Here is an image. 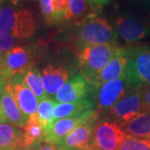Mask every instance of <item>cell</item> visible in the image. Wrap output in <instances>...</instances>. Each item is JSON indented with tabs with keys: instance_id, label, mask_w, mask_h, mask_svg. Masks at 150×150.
I'll list each match as a JSON object with an SVG mask.
<instances>
[{
	"instance_id": "6da1fadb",
	"label": "cell",
	"mask_w": 150,
	"mask_h": 150,
	"mask_svg": "<svg viewBox=\"0 0 150 150\" xmlns=\"http://www.w3.org/2000/svg\"><path fill=\"white\" fill-rule=\"evenodd\" d=\"M43 55L44 48L40 44L16 46L0 54V70L11 80L14 76L36 67Z\"/></svg>"
},
{
	"instance_id": "7a4b0ae2",
	"label": "cell",
	"mask_w": 150,
	"mask_h": 150,
	"mask_svg": "<svg viewBox=\"0 0 150 150\" xmlns=\"http://www.w3.org/2000/svg\"><path fill=\"white\" fill-rule=\"evenodd\" d=\"M37 28V19L32 11L8 5L0 7V33L25 39L33 36Z\"/></svg>"
},
{
	"instance_id": "3957f363",
	"label": "cell",
	"mask_w": 150,
	"mask_h": 150,
	"mask_svg": "<svg viewBox=\"0 0 150 150\" xmlns=\"http://www.w3.org/2000/svg\"><path fill=\"white\" fill-rule=\"evenodd\" d=\"M128 59L125 77L134 88L150 87V46L136 45L124 48Z\"/></svg>"
},
{
	"instance_id": "277c9868",
	"label": "cell",
	"mask_w": 150,
	"mask_h": 150,
	"mask_svg": "<svg viewBox=\"0 0 150 150\" xmlns=\"http://www.w3.org/2000/svg\"><path fill=\"white\" fill-rule=\"evenodd\" d=\"M76 34L77 43L81 48L118 43L114 28L103 17H93L81 23Z\"/></svg>"
},
{
	"instance_id": "5b68a950",
	"label": "cell",
	"mask_w": 150,
	"mask_h": 150,
	"mask_svg": "<svg viewBox=\"0 0 150 150\" xmlns=\"http://www.w3.org/2000/svg\"><path fill=\"white\" fill-rule=\"evenodd\" d=\"M118 44H100L81 48L78 56L81 75L88 81L118 54Z\"/></svg>"
},
{
	"instance_id": "8992f818",
	"label": "cell",
	"mask_w": 150,
	"mask_h": 150,
	"mask_svg": "<svg viewBox=\"0 0 150 150\" xmlns=\"http://www.w3.org/2000/svg\"><path fill=\"white\" fill-rule=\"evenodd\" d=\"M114 30L118 40L128 46L150 36V23L131 13H123L116 18Z\"/></svg>"
},
{
	"instance_id": "52a82bcc",
	"label": "cell",
	"mask_w": 150,
	"mask_h": 150,
	"mask_svg": "<svg viewBox=\"0 0 150 150\" xmlns=\"http://www.w3.org/2000/svg\"><path fill=\"white\" fill-rule=\"evenodd\" d=\"M144 88H133L107 111V118L116 122L123 128L132 118L144 111L143 98Z\"/></svg>"
},
{
	"instance_id": "ba28073f",
	"label": "cell",
	"mask_w": 150,
	"mask_h": 150,
	"mask_svg": "<svg viewBox=\"0 0 150 150\" xmlns=\"http://www.w3.org/2000/svg\"><path fill=\"white\" fill-rule=\"evenodd\" d=\"M133 88L125 76L98 88H93L96 109L100 113L102 111H108Z\"/></svg>"
},
{
	"instance_id": "9c48e42d",
	"label": "cell",
	"mask_w": 150,
	"mask_h": 150,
	"mask_svg": "<svg viewBox=\"0 0 150 150\" xmlns=\"http://www.w3.org/2000/svg\"><path fill=\"white\" fill-rule=\"evenodd\" d=\"M126 134L121 126L108 118H98L93 132V148L98 150H118Z\"/></svg>"
},
{
	"instance_id": "30bf717a",
	"label": "cell",
	"mask_w": 150,
	"mask_h": 150,
	"mask_svg": "<svg viewBox=\"0 0 150 150\" xmlns=\"http://www.w3.org/2000/svg\"><path fill=\"white\" fill-rule=\"evenodd\" d=\"M100 112H97L85 123L78 126L56 145L58 150L93 149V132Z\"/></svg>"
},
{
	"instance_id": "8fae6325",
	"label": "cell",
	"mask_w": 150,
	"mask_h": 150,
	"mask_svg": "<svg viewBox=\"0 0 150 150\" xmlns=\"http://www.w3.org/2000/svg\"><path fill=\"white\" fill-rule=\"evenodd\" d=\"M97 112V109H92L83 114L61 118L53 122L48 129L44 132L43 141L50 144L57 145L73 130L82 123H85Z\"/></svg>"
},
{
	"instance_id": "7c38bea8",
	"label": "cell",
	"mask_w": 150,
	"mask_h": 150,
	"mask_svg": "<svg viewBox=\"0 0 150 150\" xmlns=\"http://www.w3.org/2000/svg\"><path fill=\"white\" fill-rule=\"evenodd\" d=\"M73 74L72 68L63 63L48 64L43 66L42 78L47 95L54 98Z\"/></svg>"
},
{
	"instance_id": "4fadbf2b",
	"label": "cell",
	"mask_w": 150,
	"mask_h": 150,
	"mask_svg": "<svg viewBox=\"0 0 150 150\" xmlns=\"http://www.w3.org/2000/svg\"><path fill=\"white\" fill-rule=\"evenodd\" d=\"M127 64L128 59L124 48H120L118 54L108 63L106 66L88 82L93 88H98L108 82L118 79L125 76Z\"/></svg>"
},
{
	"instance_id": "5bb4252c",
	"label": "cell",
	"mask_w": 150,
	"mask_h": 150,
	"mask_svg": "<svg viewBox=\"0 0 150 150\" xmlns=\"http://www.w3.org/2000/svg\"><path fill=\"white\" fill-rule=\"evenodd\" d=\"M92 90L93 87L82 75H76L59 89L54 99L59 103L75 102L85 98Z\"/></svg>"
},
{
	"instance_id": "9a60e30c",
	"label": "cell",
	"mask_w": 150,
	"mask_h": 150,
	"mask_svg": "<svg viewBox=\"0 0 150 150\" xmlns=\"http://www.w3.org/2000/svg\"><path fill=\"white\" fill-rule=\"evenodd\" d=\"M10 82L17 103L24 115L28 118L30 115L37 113L39 100L24 83L22 74L14 76Z\"/></svg>"
},
{
	"instance_id": "2e32d148",
	"label": "cell",
	"mask_w": 150,
	"mask_h": 150,
	"mask_svg": "<svg viewBox=\"0 0 150 150\" xmlns=\"http://www.w3.org/2000/svg\"><path fill=\"white\" fill-rule=\"evenodd\" d=\"M0 102L8 123L22 129H23L28 118L22 112L17 103L11 82L6 85L5 88L0 94Z\"/></svg>"
},
{
	"instance_id": "e0dca14e",
	"label": "cell",
	"mask_w": 150,
	"mask_h": 150,
	"mask_svg": "<svg viewBox=\"0 0 150 150\" xmlns=\"http://www.w3.org/2000/svg\"><path fill=\"white\" fill-rule=\"evenodd\" d=\"M70 0H38L42 15L48 24L69 21Z\"/></svg>"
},
{
	"instance_id": "ac0fdd59",
	"label": "cell",
	"mask_w": 150,
	"mask_h": 150,
	"mask_svg": "<svg viewBox=\"0 0 150 150\" xmlns=\"http://www.w3.org/2000/svg\"><path fill=\"white\" fill-rule=\"evenodd\" d=\"M23 131L9 123H0V150H23Z\"/></svg>"
},
{
	"instance_id": "d6986e66",
	"label": "cell",
	"mask_w": 150,
	"mask_h": 150,
	"mask_svg": "<svg viewBox=\"0 0 150 150\" xmlns=\"http://www.w3.org/2000/svg\"><path fill=\"white\" fill-rule=\"evenodd\" d=\"M94 106V102L87 98L75 102L57 103L54 109V121L80 115L89 110L95 109Z\"/></svg>"
},
{
	"instance_id": "ffe728a7",
	"label": "cell",
	"mask_w": 150,
	"mask_h": 150,
	"mask_svg": "<svg viewBox=\"0 0 150 150\" xmlns=\"http://www.w3.org/2000/svg\"><path fill=\"white\" fill-rule=\"evenodd\" d=\"M122 129L127 135L139 139H150V111L144 110L140 112Z\"/></svg>"
},
{
	"instance_id": "44dd1931",
	"label": "cell",
	"mask_w": 150,
	"mask_h": 150,
	"mask_svg": "<svg viewBox=\"0 0 150 150\" xmlns=\"http://www.w3.org/2000/svg\"><path fill=\"white\" fill-rule=\"evenodd\" d=\"M23 143L26 148L39 143L43 139V125L38 113L30 115L28 118L27 123L23 129Z\"/></svg>"
},
{
	"instance_id": "7402d4cb",
	"label": "cell",
	"mask_w": 150,
	"mask_h": 150,
	"mask_svg": "<svg viewBox=\"0 0 150 150\" xmlns=\"http://www.w3.org/2000/svg\"><path fill=\"white\" fill-rule=\"evenodd\" d=\"M92 8H93L88 0H70L69 21L72 20L77 24H80L87 19L93 18L95 14L91 12Z\"/></svg>"
},
{
	"instance_id": "603a6c76",
	"label": "cell",
	"mask_w": 150,
	"mask_h": 150,
	"mask_svg": "<svg viewBox=\"0 0 150 150\" xmlns=\"http://www.w3.org/2000/svg\"><path fill=\"white\" fill-rule=\"evenodd\" d=\"M24 83L31 89L36 95L38 100H41L47 97V93L43 86L42 74L36 67L30 68L22 74Z\"/></svg>"
},
{
	"instance_id": "cb8c5ba5",
	"label": "cell",
	"mask_w": 150,
	"mask_h": 150,
	"mask_svg": "<svg viewBox=\"0 0 150 150\" xmlns=\"http://www.w3.org/2000/svg\"><path fill=\"white\" fill-rule=\"evenodd\" d=\"M56 102L54 98L47 96L39 100L37 113L43 125V130L46 132L54 122V109Z\"/></svg>"
},
{
	"instance_id": "d4e9b609",
	"label": "cell",
	"mask_w": 150,
	"mask_h": 150,
	"mask_svg": "<svg viewBox=\"0 0 150 150\" xmlns=\"http://www.w3.org/2000/svg\"><path fill=\"white\" fill-rule=\"evenodd\" d=\"M118 150H150V139H139L126 134Z\"/></svg>"
},
{
	"instance_id": "484cf974",
	"label": "cell",
	"mask_w": 150,
	"mask_h": 150,
	"mask_svg": "<svg viewBox=\"0 0 150 150\" xmlns=\"http://www.w3.org/2000/svg\"><path fill=\"white\" fill-rule=\"evenodd\" d=\"M18 43V38L9 34L0 33V54H3L14 48Z\"/></svg>"
},
{
	"instance_id": "4316f807",
	"label": "cell",
	"mask_w": 150,
	"mask_h": 150,
	"mask_svg": "<svg viewBox=\"0 0 150 150\" xmlns=\"http://www.w3.org/2000/svg\"><path fill=\"white\" fill-rule=\"evenodd\" d=\"M144 104L145 110L150 111V87L144 88Z\"/></svg>"
},
{
	"instance_id": "83f0119b",
	"label": "cell",
	"mask_w": 150,
	"mask_h": 150,
	"mask_svg": "<svg viewBox=\"0 0 150 150\" xmlns=\"http://www.w3.org/2000/svg\"><path fill=\"white\" fill-rule=\"evenodd\" d=\"M88 2L90 5L95 9V8H102L103 6L106 5L111 2V0H88Z\"/></svg>"
},
{
	"instance_id": "f1b7e54d",
	"label": "cell",
	"mask_w": 150,
	"mask_h": 150,
	"mask_svg": "<svg viewBox=\"0 0 150 150\" xmlns=\"http://www.w3.org/2000/svg\"><path fill=\"white\" fill-rule=\"evenodd\" d=\"M10 79L6 76L1 70H0V94L2 93V92L4 91V89L5 88L6 85L10 82Z\"/></svg>"
},
{
	"instance_id": "f546056e",
	"label": "cell",
	"mask_w": 150,
	"mask_h": 150,
	"mask_svg": "<svg viewBox=\"0 0 150 150\" xmlns=\"http://www.w3.org/2000/svg\"><path fill=\"white\" fill-rule=\"evenodd\" d=\"M38 150H58V148L56 145L44 143L38 149Z\"/></svg>"
},
{
	"instance_id": "4dcf8cb0",
	"label": "cell",
	"mask_w": 150,
	"mask_h": 150,
	"mask_svg": "<svg viewBox=\"0 0 150 150\" xmlns=\"http://www.w3.org/2000/svg\"><path fill=\"white\" fill-rule=\"evenodd\" d=\"M8 123V121H7V118L4 115V112L3 108L1 105V102H0V123Z\"/></svg>"
},
{
	"instance_id": "1f68e13d",
	"label": "cell",
	"mask_w": 150,
	"mask_h": 150,
	"mask_svg": "<svg viewBox=\"0 0 150 150\" xmlns=\"http://www.w3.org/2000/svg\"><path fill=\"white\" fill-rule=\"evenodd\" d=\"M146 8H147V13H148V16L149 18V23H150V0L149 1L148 4L146 6Z\"/></svg>"
},
{
	"instance_id": "d6a6232c",
	"label": "cell",
	"mask_w": 150,
	"mask_h": 150,
	"mask_svg": "<svg viewBox=\"0 0 150 150\" xmlns=\"http://www.w3.org/2000/svg\"><path fill=\"white\" fill-rule=\"evenodd\" d=\"M8 1H9L13 5H16V4H18L21 1V0H8Z\"/></svg>"
},
{
	"instance_id": "836d02e7",
	"label": "cell",
	"mask_w": 150,
	"mask_h": 150,
	"mask_svg": "<svg viewBox=\"0 0 150 150\" xmlns=\"http://www.w3.org/2000/svg\"><path fill=\"white\" fill-rule=\"evenodd\" d=\"M4 2H5V0H0V7L3 6V4H4Z\"/></svg>"
},
{
	"instance_id": "e575fe53",
	"label": "cell",
	"mask_w": 150,
	"mask_h": 150,
	"mask_svg": "<svg viewBox=\"0 0 150 150\" xmlns=\"http://www.w3.org/2000/svg\"><path fill=\"white\" fill-rule=\"evenodd\" d=\"M92 150H98V149H92Z\"/></svg>"
}]
</instances>
